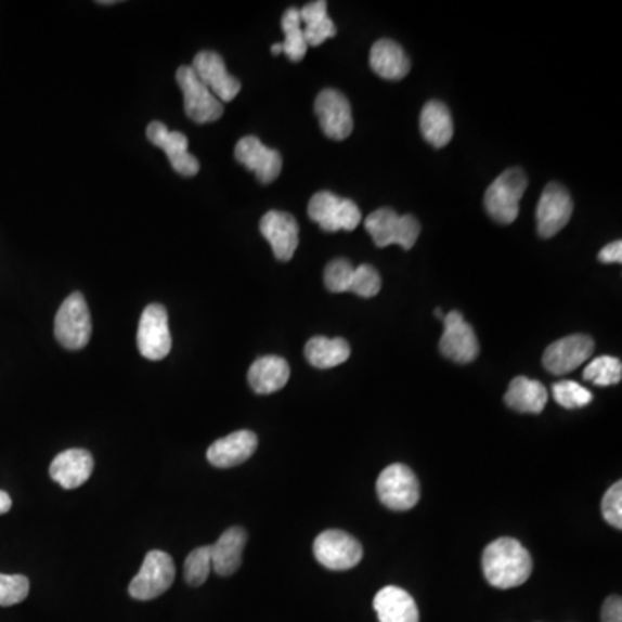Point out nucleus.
I'll return each instance as SVG.
<instances>
[{
    "instance_id": "f257e3e1",
    "label": "nucleus",
    "mask_w": 622,
    "mask_h": 622,
    "mask_svg": "<svg viewBox=\"0 0 622 622\" xmlns=\"http://www.w3.org/2000/svg\"><path fill=\"white\" fill-rule=\"evenodd\" d=\"M482 572L495 588H517L533 574V559L522 543L514 537H498L482 554Z\"/></svg>"
},
{
    "instance_id": "f03ea898",
    "label": "nucleus",
    "mask_w": 622,
    "mask_h": 622,
    "mask_svg": "<svg viewBox=\"0 0 622 622\" xmlns=\"http://www.w3.org/2000/svg\"><path fill=\"white\" fill-rule=\"evenodd\" d=\"M365 229L374 239L377 248H388L391 244H398L409 251L414 248L420 235V223L412 215H398L394 209H375L365 220Z\"/></svg>"
},
{
    "instance_id": "7ed1b4c3",
    "label": "nucleus",
    "mask_w": 622,
    "mask_h": 622,
    "mask_svg": "<svg viewBox=\"0 0 622 622\" xmlns=\"http://www.w3.org/2000/svg\"><path fill=\"white\" fill-rule=\"evenodd\" d=\"M528 189V177L520 168H510L488 187L484 206L488 215L502 225H510L519 217L520 199Z\"/></svg>"
},
{
    "instance_id": "20e7f679",
    "label": "nucleus",
    "mask_w": 622,
    "mask_h": 622,
    "mask_svg": "<svg viewBox=\"0 0 622 622\" xmlns=\"http://www.w3.org/2000/svg\"><path fill=\"white\" fill-rule=\"evenodd\" d=\"M324 282L331 293H354L360 298H374L383 287V278L372 264L353 267L341 258L325 267Z\"/></svg>"
},
{
    "instance_id": "39448f33",
    "label": "nucleus",
    "mask_w": 622,
    "mask_h": 622,
    "mask_svg": "<svg viewBox=\"0 0 622 622\" xmlns=\"http://www.w3.org/2000/svg\"><path fill=\"white\" fill-rule=\"evenodd\" d=\"M308 217L325 232H351L362 222V211L357 203L334 192H316L308 205Z\"/></svg>"
},
{
    "instance_id": "423d86ee",
    "label": "nucleus",
    "mask_w": 622,
    "mask_h": 622,
    "mask_svg": "<svg viewBox=\"0 0 622 622\" xmlns=\"http://www.w3.org/2000/svg\"><path fill=\"white\" fill-rule=\"evenodd\" d=\"M54 334L66 350L77 351L89 345L92 320L86 298L80 293H73L64 299L54 322Z\"/></svg>"
},
{
    "instance_id": "0eeeda50",
    "label": "nucleus",
    "mask_w": 622,
    "mask_h": 622,
    "mask_svg": "<svg viewBox=\"0 0 622 622\" xmlns=\"http://www.w3.org/2000/svg\"><path fill=\"white\" fill-rule=\"evenodd\" d=\"M377 496L391 510L405 511L420 500V484L414 470L403 464H392L377 479Z\"/></svg>"
},
{
    "instance_id": "6e6552de",
    "label": "nucleus",
    "mask_w": 622,
    "mask_h": 622,
    "mask_svg": "<svg viewBox=\"0 0 622 622\" xmlns=\"http://www.w3.org/2000/svg\"><path fill=\"white\" fill-rule=\"evenodd\" d=\"M176 581V563L170 555L153 550L145 555L141 571L128 586L130 597L135 600H153L170 589Z\"/></svg>"
},
{
    "instance_id": "1a4fd4ad",
    "label": "nucleus",
    "mask_w": 622,
    "mask_h": 622,
    "mask_svg": "<svg viewBox=\"0 0 622 622\" xmlns=\"http://www.w3.org/2000/svg\"><path fill=\"white\" fill-rule=\"evenodd\" d=\"M313 554L315 559L331 571H348L359 566L363 557V546L351 534L339 529H328L316 536Z\"/></svg>"
},
{
    "instance_id": "9d476101",
    "label": "nucleus",
    "mask_w": 622,
    "mask_h": 622,
    "mask_svg": "<svg viewBox=\"0 0 622 622\" xmlns=\"http://www.w3.org/2000/svg\"><path fill=\"white\" fill-rule=\"evenodd\" d=\"M177 81L184 94L185 115L196 124H213L223 115V103L197 78L191 66H180Z\"/></svg>"
},
{
    "instance_id": "9b49d317",
    "label": "nucleus",
    "mask_w": 622,
    "mask_h": 622,
    "mask_svg": "<svg viewBox=\"0 0 622 622\" xmlns=\"http://www.w3.org/2000/svg\"><path fill=\"white\" fill-rule=\"evenodd\" d=\"M137 346L142 357L153 362L167 359L170 354V325H168L167 308L163 304L153 303L142 311L139 331H137Z\"/></svg>"
},
{
    "instance_id": "f8f14e48",
    "label": "nucleus",
    "mask_w": 622,
    "mask_h": 622,
    "mask_svg": "<svg viewBox=\"0 0 622 622\" xmlns=\"http://www.w3.org/2000/svg\"><path fill=\"white\" fill-rule=\"evenodd\" d=\"M315 115L322 132L333 141H345L353 132L350 101L339 90L325 89L316 95Z\"/></svg>"
},
{
    "instance_id": "ddd939ff",
    "label": "nucleus",
    "mask_w": 622,
    "mask_h": 622,
    "mask_svg": "<svg viewBox=\"0 0 622 622\" xmlns=\"http://www.w3.org/2000/svg\"><path fill=\"white\" fill-rule=\"evenodd\" d=\"M572 211L574 203L569 191L557 182L546 185L536 208L537 234L543 239L559 234L571 220Z\"/></svg>"
},
{
    "instance_id": "4468645a",
    "label": "nucleus",
    "mask_w": 622,
    "mask_h": 622,
    "mask_svg": "<svg viewBox=\"0 0 622 622\" xmlns=\"http://www.w3.org/2000/svg\"><path fill=\"white\" fill-rule=\"evenodd\" d=\"M444 333L439 351L456 363H470L478 359L479 341L472 325L465 322L461 311H450L443 319Z\"/></svg>"
},
{
    "instance_id": "2eb2a0df",
    "label": "nucleus",
    "mask_w": 622,
    "mask_h": 622,
    "mask_svg": "<svg viewBox=\"0 0 622 622\" xmlns=\"http://www.w3.org/2000/svg\"><path fill=\"white\" fill-rule=\"evenodd\" d=\"M595 351L592 337L584 334H574L552 342L543 354V365L554 375H566L588 362Z\"/></svg>"
},
{
    "instance_id": "dca6fc26",
    "label": "nucleus",
    "mask_w": 622,
    "mask_h": 622,
    "mask_svg": "<svg viewBox=\"0 0 622 622\" xmlns=\"http://www.w3.org/2000/svg\"><path fill=\"white\" fill-rule=\"evenodd\" d=\"M191 68L220 103H231L239 94L241 81L226 72L225 61L218 52H197Z\"/></svg>"
},
{
    "instance_id": "f3484780",
    "label": "nucleus",
    "mask_w": 622,
    "mask_h": 622,
    "mask_svg": "<svg viewBox=\"0 0 622 622\" xmlns=\"http://www.w3.org/2000/svg\"><path fill=\"white\" fill-rule=\"evenodd\" d=\"M235 159L255 173L261 184H272L281 176L282 156L255 135L244 137L235 145Z\"/></svg>"
},
{
    "instance_id": "a211bd4d",
    "label": "nucleus",
    "mask_w": 622,
    "mask_h": 622,
    "mask_svg": "<svg viewBox=\"0 0 622 622\" xmlns=\"http://www.w3.org/2000/svg\"><path fill=\"white\" fill-rule=\"evenodd\" d=\"M147 139L151 144L167 153L173 170L182 177H194L199 171V161L189 153V141L184 133L170 132L167 125L153 121L147 127Z\"/></svg>"
},
{
    "instance_id": "6ab92c4d",
    "label": "nucleus",
    "mask_w": 622,
    "mask_h": 622,
    "mask_svg": "<svg viewBox=\"0 0 622 622\" xmlns=\"http://www.w3.org/2000/svg\"><path fill=\"white\" fill-rule=\"evenodd\" d=\"M260 232L272 246L278 261H289L299 244V225L286 211H269L260 222Z\"/></svg>"
},
{
    "instance_id": "aec40b11",
    "label": "nucleus",
    "mask_w": 622,
    "mask_h": 622,
    "mask_svg": "<svg viewBox=\"0 0 622 622\" xmlns=\"http://www.w3.org/2000/svg\"><path fill=\"white\" fill-rule=\"evenodd\" d=\"M49 472L64 490H77L81 484H86L94 472V458L87 450L73 448L60 453L52 461Z\"/></svg>"
},
{
    "instance_id": "412c9836",
    "label": "nucleus",
    "mask_w": 622,
    "mask_h": 622,
    "mask_svg": "<svg viewBox=\"0 0 622 622\" xmlns=\"http://www.w3.org/2000/svg\"><path fill=\"white\" fill-rule=\"evenodd\" d=\"M258 448V438L251 431H237L218 439L208 448V462L218 469H229L251 458Z\"/></svg>"
},
{
    "instance_id": "4be33fe9",
    "label": "nucleus",
    "mask_w": 622,
    "mask_h": 622,
    "mask_svg": "<svg viewBox=\"0 0 622 622\" xmlns=\"http://www.w3.org/2000/svg\"><path fill=\"white\" fill-rule=\"evenodd\" d=\"M248 542V533L239 526L226 529L218 542L211 546V569L218 575H232L243 563L244 546Z\"/></svg>"
},
{
    "instance_id": "5701e85b",
    "label": "nucleus",
    "mask_w": 622,
    "mask_h": 622,
    "mask_svg": "<svg viewBox=\"0 0 622 622\" xmlns=\"http://www.w3.org/2000/svg\"><path fill=\"white\" fill-rule=\"evenodd\" d=\"M371 68L384 80H401L409 75L412 63L400 43L380 39L372 46Z\"/></svg>"
},
{
    "instance_id": "b1692460",
    "label": "nucleus",
    "mask_w": 622,
    "mask_h": 622,
    "mask_svg": "<svg viewBox=\"0 0 622 622\" xmlns=\"http://www.w3.org/2000/svg\"><path fill=\"white\" fill-rule=\"evenodd\" d=\"M379 622H418V607L414 597L398 586H386L374 598Z\"/></svg>"
},
{
    "instance_id": "393cba45",
    "label": "nucleus",
    "mask_w": 622,
    "mask_h": 622,
    "mask_svg": "<svg viewBox=\"0 0 622 622\" xmlns=\"http://www.w3.org/2000/svg\"><path fill=\"white\" fill-rule=\"evenodd\" d=\"M289 377V363L275 354L256 360L248 372V383L256 394H272V392L281 391Z\"/></svg>"
},
{
    "instance_id": "a878e982",
    "label": "nucleus",
    "mask_w": 622,
    "mask_h": 622,
    "mask_svg": "<svg viewBox=\"0 0 622 622\" xmlns=\"http://www.w3.org/2000/svg\"><path fill=\"white\" fill-rule=\"evenodd\" d=\"M453 118L446 104L429 101L420 112V132L432 147L441 150L453 139Z\"/></svg>"
},
{
    "instance_id": "bb28decb",
    "label": "nucleus",
    "mask_w": 622,
    "mask_h": 622,
    "mask_svg": "<svg viewBox=\"0 0 622 622\" xmlns=\"http://www.w3.org/2000/svg\"><path fill=\"white\" fill-rule=\"evenodd\" d=\"M505 403L520 414H542L548 403V392L540 380L516 377L508 386Z\"/></svg>"
},
{
    "instance_id": "cd10ccee",
    "label": "nucleus",
    "mask_w": 622,
    "mask_h": 622,
    "mask_svg": "<svg viewBox=\"0 0 622 622\" xmlns=\"http://www.w3.org/2000/svg\"><path fill=\"white\" fill-rule=\"evenodd\" d=\"M350 345L342 337H334V339L324 336L311 337L304 346V357L308 363L311 367L322 368V371L341 365L350 359Z\"/></svg>"
},
{
    "instance_id": "c85d7f7f",
    "label": "nucleus",
    "mask_w": 622,
    "mask_h": 622,
    "mask_svg": "<svg viewBox=\"0 0 622 622\" xmlns=\"http://www.w3.org/2000/svg\"><path fill=\"white\" fill-rule=\"evenodd\" d=\"M301 25H304L303 35L308 48H319L325 40L334 39L337 34L336 25L327 14V2L316 0L310 2L299 11Z\"/></svg>"
},
{
    "instance_id": "c756f323",
    "label": "nucleus",
    "mask_w": 622,
    "mask_h": 622,
    "mask_svg": "<svg viewBox=\"0 0 622 622\" xmlns=\"http://www.w3.org/2000/svg\"><path fill=\"white\" fill-rule=\"evenodd\" d=\"M282 30H284V35H286V40L282 43V52H284L293 63L303 61V57L307 56L308 43L307 40H304L299 9H287L284 16H282Z\"/></svg>"
},
{
    "instance_id": "7c9ffc66",
    "label": "nucleus",
    "mask_w": 622,
    "mask_h": 622,
    "mask_svg": "<svg viewBox=\"0 0 622 622\" xmlns=\"http://www.w3.org/2000/svg\"><path fill=\"white\" fill-rule=\"evenodd\" d=\"M583 377L595 386H614L622 379L621 360L614 357H598L584 368Z\"/></svg>"
},
{
    "instance_id": "2f4dec72",
    "label": "nucleus",
    "mask_w": 622,
    "mask_h": 622,
    "mask_svg": "<svg viewBox=\"0 0 622 622\" xmlns=\"http://www.w3.org/2000/svg\"><path fill=\"white\" fill-rule=\"evenodd\" d=\"M552 394H554L555 401L567 410L583 409V406L589 405L593 400L592 391H588L581 384L574 383V380H560V383L554 384Z\"/></svg>"
},
{
    "instance_id": "473e14b6",
    "label": "nucleus",
    "mask_w": 622,
    "mask_h": 622,
    "mask_svg": "<svg viewBox=\"0 0 622 622\" xmlns=\"http://www.w3.org/2000/svg\"><path fill=\"white\" fill-rule=\"evenodd\" d=\"M211 572V546H199L185 560V581L191 586H200Z\"/></svg>"
},
{
    "instance_id": "72a5a7b5",
    "label": "nucleus",
    "mask_w": 622,
    "mask_h": 622,
    "mask_svg": "<svg viewBox=\"0 0 622 622\" xmlns=\"http://www.w3.org/2000/svg\"><path fill=\"white\" fill-rule=\"evenodd\" d=\"M30 593V581L22 574H0V606L22 604Z\"/></svg>"
},
{
    "instance_id": "f704fd0d",
    "label": "nucleus",
    "mask_w": 622,
    "mask_h": 622,
    "mask_svg": "<svg viewBox=\"0 0 622 622\" xmlns=\"http://www.w3.org/2000/svg\"><path fill=\"white\" fill-rule=\"evenodd\" d=\"M601 514L612 528L622 529V482L610 487L601 500Z\"/></svg>"
},
{
    "instance_id": "c9c22d12",
    "label": "nucleus",
    "mask_w": 622,
    "mask_h": 622,
    "mask_svg": "<svg viewBox=\"0 0 622 622\" xmlns=\"http://www.w3.org/2000/svg\"><path fill=\"white\" fill-rule=\"evenodd\" d=\"M601 622H622L621 597H609L601 607Z\"/></svg>"
},
{
    "instance_id": "e433bc0d",
    "label": "nucleus",
    "mask_w": 622,
    "mask_h": 622,
    "mask_svg": "<svg viewBox=\"0 0 622 622\" xmlns=\"http://www.w3.org/2000/svg\"><path fill=\"white\" fill-rule=\"evenodd\" d=\"M598 260L601 263H621L622 261V243L614 241V243L607 244L606 248L598 252Z\"/></svg>"
},
{
    "instance_id": "4c0bfd02",
    "label": "nucleus",
    "mask_w": 622,
    "mask_h": 622,
    "mask_svg": "<svg viewBox=\"0 0 622 622\" xmlns=\"http://www.w3.org/2000/svg\"><path fill=\"white\" fill-rule=\"evenodd\" d=\"M11 507H13V500H11V496H9L5 491H0V516L8 514Z\"/></svg>"
},
{
    "instance_id": "58836bf2",
    "label": "nucleus",
    "mask_w": 622,
    "mask_h": 622,
    "mask_svg": "<svg viewBox=\"0 0 622 622\" xmlns=\"http://www.w3.org/2000/svg\"><path fill=\"white\" fill-rule=\"evenodd\" d=\"M282 52V43H273L272 46V54L273 56H277Z\"/></svg>"
},
{
    "instance_id": "ea45409f",
    "label": "nucleus",
    "mask_w": 622,
    "mask_h": 622,
    "mask_svg": "<svg viewBox=\"0 0 622 622\" xmlns=\"http://www.w3.org/2000/svg\"><path fill=\"white\" fill-rule=\"evenodd\" d=\"M435 315L438 316V319H444L443 311H441V308H438V310L435 311Z\"/></svg>"
}]
</instances>
